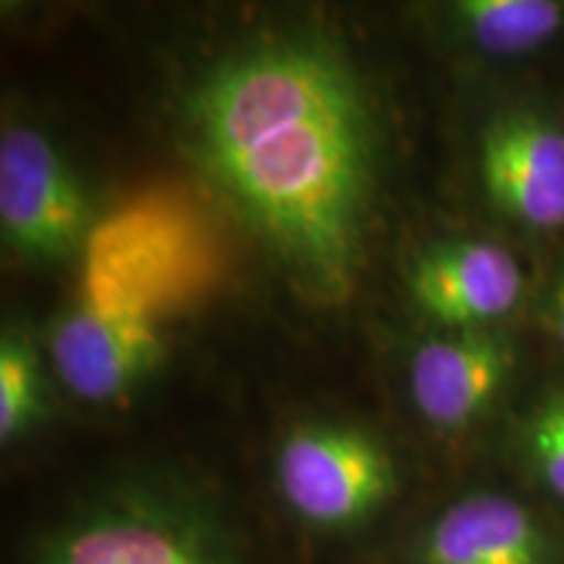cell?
Segmentation results:
<instances>
[{"mask_svg":"<svg viewBox=\"0 0 564 564\" xmlns=\"http://www.w3.org/2000/svg\"><path fill=\"white\" fill-rule=\"evenodd\" d=\"M523 453L539 484L564 502V390L546 394L528 415Z\"/></svg>","mask_w":564,"mask_h":564,"instance_id":"obj_13","label":"cell"},{"mask_svg":"<svg viewBox=\"0 0 564 564\" xmlns=\"http://www.w3.org/2000/svg\"><path fill=\"white\" fill-rule=\"evenodd\" d=\"M274 484L295 518L316 531L366 523L398 494V468L377 436L350 423H301L274 455Z\"/></svg>","mask_w":564,"mask_h":564,"instance_id":"obj_4","label":"cell"},{"mask_svg":"<svg viewBox=\"0 0 564 564\" xmlns=\"http://www.w3.org/2000/svg\"><path fill=\"white\" fill-rule=\"evenodd\" d=\"M447 13L457 37L491 58L533 55L564 32L556 0H460Z\"/></svg>","mask_w":564,"mask_h":564,"instance_id":"obj_11","label":"cell"},{"mask_svg":"<svg viewBox=\"0 0 564 564\" xmlns=\"http://www.w3.org/2000/svg\"><path fill=\"white\" fill-rule=\"evenodd\" d=\"M45 382L32 343L19 329L0 337V440L9 444L40 419Z\"/></svg>","mask_w":564,"mask_h":564,"instance_id":"obj_12","label":"cell"},{"mask_svg":"<svg viewBox=\"0 0 564 564\" xmlns=\"http://www.w3.org/2000/svg\"><path fill=\"white\" fill-rule=\"evenodd\" d=\"M411 564H564L552 525L512 494L457 497L415 539Z\"/></svg>","mask_w":564,"mask_h":564,"instance_id":"obj_9","label":"cell"},{"mask_svg":"<svg viewBox=\"0 0 564 564\" xmlns=\"http://www.w3.org/2000/svg\"><path fill=\"white\" fill-rule=\"evenodd\" d=\"M486 199L535 232L564 228V126L535 108L494 112L478 137Z\"/></svg>","mask_w":564,"mask_h":564,"instance_id":"obj_6","label":"cell"},{"mask_svg":"<svg viewBox=\"0 0 564 564\" xmlns=\"http://www.w3.org/2000/svg\"><path fill=\"white\" fill-rule=\"evenodd\" d=\"M51 358L63 387L84 403H112L158 369L160 324L68 308L51 333Z\"/></svg>","mask_w":564,"mask_h":564,"instance_id":"obj_10","label":"cell"},{"mask_svg":"<svg viewBox=\"0 0 564 564\" xmlns=\"http://www.w3.org/2000/svg\"><path fill=\"white\" fill-rule=\"evenodd\" d=\"M415 308L444 333L494 329L525 295L518 257L486 238H457L429 246L408 272Z\"/></svg>","mask_w":564,"mask_h":564,"instance_id":"obj_7","label":"cell"},{"mask_svg":"<svg viewBox=\"0 0 564 564\" xmlns=\"http://www.w3.org/2000/svg\"><path fill=\"white\" fill-rule=\"evenodd\" d=\"M34 564H241L196 499L129 486L95 499L45 535Z\"/></svg>","mask_w":564,"mask_h":564,"instance_id":"obj_3","label":"cell"},{"mask_svg":"<svg viewBox=\"0 0 564 564\" xmlns=\"http://www.w3.org/2000/svg\"><path fill=\"white\" fill-rule=\"evenodd\" d=\"M0 228L19 257L53 264L84 251L95 228L79 175L32 126H6L0 137Z\"/></svg>","mask_w":564,"mask_h":564,"instance_id":"obj_5","label":"cell"},{"mask_svg":"<svg viewBox=\"0 0 564 564\" xmlns=\"http://www.w3.org/2000/svg\"><path fill=\"white\" fill-rule=\"evenodd\" d=\"M82 259V303L160 324L220 285L225 243L194 194L150 188L95 223Z\"/></svg>","mask_w":564,"mask_h":564,"instance_id":"obj_2","label":"cell"},{"mask_svg":"<svg viewBox=\"0 0 564 564\" xmlns=\"http://www.w3.org/2000/svg\"><path fill=\"white\" fill-rule=\"evenodd\" d=\"M188 160L232 215L322 301L366 262L382 133L348 55L274 34L217 58L186 91Z\"/></svg>","mask_w":564,"mask_h":564,"instance_id":"obj_1","label":"cell"},{"mask_svg":"<svg viewBox=\"0 0 564 564\" xmlns=\"http://www.w3.org/2000/svg\"><path fill=\"white\" fill-rule=\"evenodd\" d=\"M518 369V345L499 327L460 329L423 340L408 369L415 411L429 426L457 434L481 421Z\"/></svg>","mask_w":564,"mask_h":564,"instance_id":"obj_8","label":"cell"},{"mask_svg":"<svg viewBox=\"0 0 564 564\" xmlns=\"http://www.w3.org/2000/svg\"><path fill=\"white\" fill-rule=\"evenodd\" d=\"M544 319H546L549 333L554 335V340L560 343V348L564 350V270L556 274L552 291L546 295Z\"/></svg>","mask_w":564,"mask_h":564,"instance_id":"obj_14","label":"cell"}]
</instances>
